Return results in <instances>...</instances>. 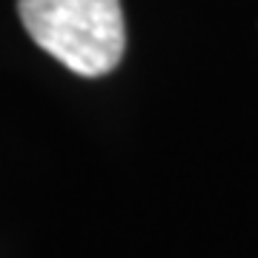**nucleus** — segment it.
Wrapping results in <instances>:
<instances>
[{"mask_svg":"<svg viewBox=\"0 0 258 258\" xmlns=\"http://www.w3.org/2000/svg\"><path fill=\"white\" fill-rule=\"evenodd\" d=\"M37 46L83 78L112 72L126 49L120 0H18Z\"/></svg>","mask_w":258,"mask_h":258,"instance_id":"nucleus-1","label":"nucleus"}]
</instances>
